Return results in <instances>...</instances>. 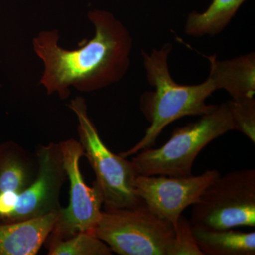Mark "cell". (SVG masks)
<instances>
[{"label":"cell","mask_w":255,"mask_h":255,"mask_svg":"<svg viewBox=\"0 0 255 255\" xmlns=\"http://www.w3.org/2000/svg\"><path fill=\"white\" fill-rule=\"evenodd\" d=\"M69 108L78 119L80 142L96 175L105 210L131 209L143 204L135 189L138 175L132 161L114 154L102 142L89 117L85 100L78 97L70 102Z\"/></svg>","instance_id":"4"},{"label":"cell","mask_w":255,"mask_h":255,"mask_svg":"<svg viewBox=\"0 0 255 255\" xmlns=\"http://www.w3.org/2000/svg\"><path fill=\"white\" fill-rule=\"evenodd\" d=\"M236 130L246 135L255 143V98L228 101Z\"/></svg>","instance_id":"16"},{"label":"cell","mask_w":255,"mask_h":255,"mask_svg":"<svg viewBox=\"0 0 255 255\" xmlns=\"http://www.w3.org/2000/svg\"><path fill=\"white\" fill-rule=\"evenodd\" d=\"M231 130H236V126L229 102H224L196 122L176 128L162 147L137 152L132 162L142 175L189 177L194 160L203 149Z\"/></svg>","instance_id":"3"},{"label":"cell","mask_w":255,"mask_h":255,"mask_svg":"<svg viewBox=\"0 0 255 255\" xmlns=\"http://www.w3.org/2000/svg\"><path fill=\"white\" fill-rule=\"evenodd\" d=\"M112 250L95 235L78 233L64 240L49 241L50 255H110Z\"/></svg>","instance_id":"15"},{"label":"cell","mask_w":255,"mask_h":255,"mask_svg":"<svg viewBox=\"0 0 255 255\" xmlns=\"http://www.w3.org/2000/svg\"><path fill=\"white\" fill-rule=\"evenodd\" d=\"M207 58L210 65L208 78L217 90H226L233 100L255 97V52L228 60L217 59L216 55Z\"/></svg>","instance_id":"11"},{"label":"cell","mask_w":255,"mask_h":255,"mask_svg":"<svg viewBox=\"0 0 255 255\" xmlns=\"http://www.w3.org/2000/svg\"><path fill=\"white\" fill-rule=\"evenodd\" d=\"M33 182L17 194L16 205L4 223L15 222L59 211L60 192L67 179L60 144L40 146Z\"/></svg>","instance_id":"9"},{"label":"cell","mask_w":255,"mask_h":255,"mask_svg":"<svg viewBox=\"0 0 255 255\" xmlns=\"http://www.w3.org/2000/svg\"><path fill=\"white\" fill-rule=\"evenodd\" d=\"M95 236L119 255H169L175 231L143 203L131 209L102 211Z\"/></svg>","instance_id":"5"},{"label":"cell","mask_w":255,"mask_h":255,"mask_svg":"<svg viewBox=\"0 0 255 255\" xmlns=\"http://www.w3.org/2000/svg\"><path fill=\"white\" fill-rule=\"evenodd\" d=\"M220 176L216 169L186 177L138 174L134 186L147 208L175 227L183 211L196 204L206 188Z\"/></svg>","instance_id":"8"},{"label":"cell","mask_w":255,"mask_h":255,"mask_svg":"<svg viewBox=\"0 0 255 255\" xmlns=\"http://www.w3.org/2000/svg\"><path fill=\"white\" fill-rule=\"evenodd\" d=\"M87 16L95 36L76 49L62 48L57 30L40 32L33 39L35 53L44 65L40 83L48 95L66 99L71 87L95 91L120 81L128 70L132 38L127 28L105 10H92Z\"/></svg>","instance_id":"1"},{"label":"cell","mask_w":255,"mask_h":255,"mask_svg":"<svg viewBox=\"0 0 255 255\" xmlns=\"http://www.w3.org/2000/svg\"><path fill=\"white\" fill-rule=\"evenodd\" d=\"M26 152L14 143L0 147V193H18L34 180V169Z\"/></svg>","instance_id":"14"},{"label":"cell","mask_w":255,"mask_h":255,"mask_svg":"<svg viewBox=\"0 0 255 255\" xmlns=\"http://www.w3.org/2000/svg\"><path fill=\"white\" fill-rule=\"evenodd\" d=\"M63 167L70 181V200L66 208H60L58 218L48 237L49 241L64 240L78 234L95 235L100 221L103 198L96 182L87 185L80 171V161L84 149L80 142L69 139L60 142Z\"/></svg>","instance_id":"7"},{"label":"cell","mask_w":255,"mask_h":255,"mask_svg":"<svg viewBox=\"0 0 255 255\" xmlns=\"http://www.w3.org/2000/svg\"><path fill=\"white\" fill-rule=\"evenodd\" d=\"M192 231L203 255H255V231L243 232L235 228L210 229L199 226H192Z\"/></svg>","instance_id":"12"},{"label":"cell","mask_w":255,"mask_h":255,"mask_svg":"<svg viewBox=\"0 0 255 255\" xmlns=\"http://www.w3.org/2000/svg\"><path fill=\"white\" fill-rule=\"evenodd\" d=\"M246 0H211L202 12L193 11L184 23V33L201 38L215 36L226 29Z\"/></svg>","instance_id":"13"},{"label":"cell","mask_w":255,"mask_h":255,"mask_svg":"<svg viewBox=\"0 0 255 255\" xmlns=\"http://www.w3.org/2000/svg\"><path fill=\"white\" fill-rule=\"evenodd\" d=\"M192 206V226L210 229L255 228V169L220 176Z\"/></svg>","instance_id":"6"},{"label":"cell","mask_w":255,"mask_h":255,"mask_svg":"<svg viewBox=\"0 0 255 255\" xmlns=\"http://www.w3.org/2000/svg\"><path fill=\"white\" fill-rule=\"evenodd\" d=\"M58 211L23 221L0 223V255H36L51 233Z\"/></svg>","instance_id":"10"},{"label":"cell","mask_w":255,"mask_h":255,"mask_svg":"<svg viewBox=\"0 0 255 255\" xmlns=\"http://www.w3.org/2000/svg\"><path fill=\"white\" fill-rule=\"evenodd\" d=\"M174 231L175 236L169 255H203L196 244L190 221L181 216Z\"/></svg>","instance_id":"17"},{"label":"cell","mask_w":255,"mask_h":255,"mask_svg":"<svg viewBox=\"0 0 255 255\" xmlns=\"http://www.w3.org/2000/svg\"><path fill=\"white\" fill-rule=\"evenodd\" d=\"M172 49V45L166 43L150 53L142 52L146 78L154 89L144 92L140 98V108L150 126L136 145L119 154L124 158L150 148L164 129L177 119L202 116L216 107V105H207L206 102L217 90L209 78L197 85H183L174 81L168 62Z\"/></svg>","instance_id":"2"}]
</instances>
